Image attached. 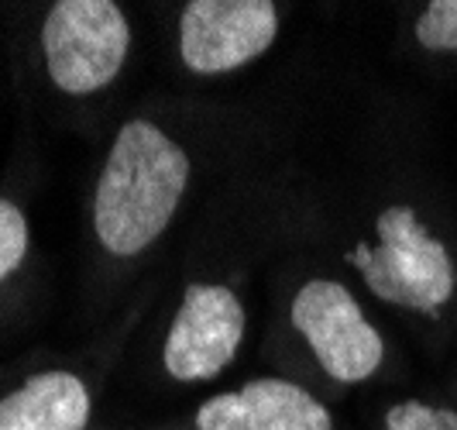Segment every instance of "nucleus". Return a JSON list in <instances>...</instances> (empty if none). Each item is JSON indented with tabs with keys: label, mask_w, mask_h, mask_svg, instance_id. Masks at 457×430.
Wrapping results in <instances>:
<instances>
[{
	"label": "nucleus",
	"mask_w": 457,
	"mask_h": 430,
	"mask_svg": "<svg viewBox=\"0 0 457 430\" xmlns=\"http://www.w3.org/2000/svg\"><path fill=\"white\" fill-rule=\"evenodd\" d=\"M245 338V307L228 286L193 282L165 338L162 362L179 383H204L220 375Z\"/></svg>",
	"instance_id": "obj_6"
},
{
	"label": "nucleus",
	"mask_w": 457,
	"mask_h": 430,
	"mask_svg": "<svg viewBox=\"0 0 457 430\" xmlns=\"http://www.w3.org/2000/svg\"><path fill=\"white\" fill-rule=\"evenodd\" d=\"M386 430H457V413L410 400L386 413Z\"/></svg>",
	"instance_id": "obj_11"
},
{
	"label": "nucleus",
	"mask_w": 457,
	"mask_h": 430,
	"mask_svg": "<svg viewBox=\"0 0 457 430\" xmlns=\"http://www.w3.org/2000/svg\"><path fill=\"white\" fill-rule=\"evenodd\" d=\"M189 182L186 152L152 121H128L117 131L96 182L93 224L114 255L145 251L169 227Z\"/></svg>",
	"instance_id": "obj_1"
},
{
	"label": "nucleus",
	"mask_w": 457,
	"mask_h": 430,
	"mask_svg": "<svg viewBox=\"0 0 457 430\" xmlns=\"http://www.w3.org/2000/svg\"><path fill=\"white\" fill-rule=\"evenodd\" d=\"M42 48L59 90L93 93L120 72L131 28L114 0H59L42 28Z\"/></svg>",
	"instance_id": "obj_3"
},
{
	"label": "nucleus",
	"mask_w": 457,
	"mask_h": 430,
	"mask_svg": "<svg viewBox=\"0 0 457 430\" xmlns=\"http://www.w3.org/2000/svg\"><path fill=\"white\" fill-rule=\"evenodd\" d=\"M293 324L310 341L320 368L337 383H365L386 358V344L358 299L334 279L306 282L293 299Z\"/></svg>",
	"instance_id": "obj_4"
},
{
	"label": "nucleus",
	"mask_w": 457,
	"mask_h": 430,
	"mask_svg": "<svg viewBox=\"0 0 457 430\" xmlns=\"http://www.w3.org/2000/svg\"><path fill=\"white\" fill-rule=\"evenodd\" d=\"M28 255V221L11 200H0V282L18 269Z\"/></svg>",
	"instance_id": "obj_10"
},
{
	"label": "nucleus",
	"mask_w": 457,
	"mask_h": 430,
	"mask_svg": "<svg viewBox=\"0 0 457 430\" xmlns=\"http://www.w3.org/2000/svg\"><path fill=\"white\" fill-rule=\"evenodd\" d=\"M375 227L382 245H358L347 262L365 275L368 290L378 299L434 317L440 307L451 303L457 286L454 262L444 241L420 224L416 210L406 204L382 210Z\"/></svg>",
	"instance_id": "obj_2"
},
{
	"label": "nucleus",
	"mask_w": 457,
	"mask_h": 430,
	"mask_svg": "<svg viewBox=\"0 0 457 430\" xmlns=\"http://www.w3.org/2000/svg\"><path fill=\"white\" fill-rule=\"evenodd\" d=\"M90 392L72 372L31 375L0 400V430H87Z\"/></svg>",
	"instance_id": "obj_8"
},
{
	"label": "nucleus",
	"mask_w": 457,
	"mask_h": 430,
	"mask_svg": "<svg viewBox=\"0 0 457 430\" xmlns=\"http://www.w3.org/2000/svg\"><path fill=\"white\" fill-rule=\"evenodd\" d=\"M416 42L430 52H457V0H434L416 21Z\"/></svg>",
	"instance_id": "obj_9"
},
{
	"label": "nucleus",
	"mask_w": 457,
	"mask_h": 430,
	"mask_svg": "<svg viewBox=\"0 0 457 430\" xmlns=\"http://www.w3.org/2000/svg\"><path fill=\"white\" fill-rule=\"evenodd\" d=\"M278 11L269 0H193L179 21V52L193 72H230L269 52Z\"/></svg>",
	"instance_id": "obj_5"
},
{
	"label": "nucleus",
	"mask_w": 457,
	"mask_h": 430,
	"mask_svg": "<svg viewBox=\"0 0 457 430\" xmlns=\"http://www.w3.org/2000/svg\"><path fill=\"white\" fill-rule=\"evenodd\" d=\"M200 430H334L323 403L286 379H254L196 409Z\"/></svg>",
	"instance_id": "obj_7"
}]
</instances>
